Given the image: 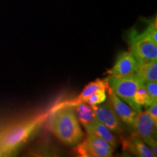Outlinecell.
I'll list each match as a JSON object with an SVG mask.
<instances>
[{"mask_svg": "<svg viewBox=\"0 0 157 157\" xmlns=\"http://www.w3.org/2000/svg\"><path fill=\"white\" fill-rule=\"evenodd\" d=\"M146 111L157 124V101H154L149 106L147 107Z\"/></svg>", "mask_w": 157, "mask_h": 157, "instance_id": "19", "label": "cell"}, {"mask_svg": "<svg viewBox=\"0 0 157 157\" xmlns=\"http://www.w3.org/2000/svg\"><path fill=\"white\" fill-rule=\"evenodd\" d=\"M75 113L80 123L83 125L84 128L89 126L95 119L92 106L84 102H78V103L76 104Z\"/></svg>", "mask_w": 157, "mask_h": 157, "instance_id": "13", "label": "cell"}, {"mask_svg": "<svg viewBox=\"0 0 157 157\" xmlns=\"http://www.w3.org/2000/svg\"><path fill=\"white\" fill-rule=\"evenodd\" d=\"M137 60L130 51H123L117 56L113 67L108 74L113 76H122L135 73Z\"/></svg>", "mask_w": 157, "mask_h": 157, "instance_id": "8", "label": "cell"}, {"mask_svg": "<svg viewBox=\"0 0 157 157\" xmlns=\"http://www.w3.org/2000/svg\"><path fill=\"white\" fill-rule=\"evenodd\" d=\"M147 92H148L151 101L153 103L154 101H157V82L156 81L148 82L145 83Z\"/></svg>", "mask_w": 157, "mask_h": 157, "instance_id": "18", "label": "cell"}, {"mask_svg": "<svg viewBox=\"0 0 157 157\" xmlns=\"http://www.w3.org/2000/svg\"><path fill=\"white\" fill-rule=\"evenodd\" d=\"M124 148L129 151V152L140 157H154L155 155L150 148L147 146L140 137L135 134L131 137L124 140L123 143Z\"/></svg>", "mask_w": 157, "mask_h": 157, "instance_id": "10", "label": "cell"}, {"mask_svg": "<svg viewBox=\"0 0 157 157\" xmlns=\"http://www.w3.org/2000/svg\"><path fill=\"white\" fill-rule=\"evenodd\" d=\"M76 150L82 156L109 157L112 156L113 148L101 137L88 134L84 142L77 145Z\"/></svg>", "mask_w": 157, "mask_h": 157, "instance_id": "5", "label": "cell"}, {"mask_svg": "<svg viewBox=\"0 0 157 157\" xmlns=\"http://www.w3.org/2000/svg\"><path fill=\"white\" fill-rule=\"evenodd\" d=\"M130 52L137 62L149 63L157 60V44L144 33L132 29L128 35Z\"/></svg>", "mask_w": 157, "mask_h": 157, "instance_id": "4", "label": "cell"}, {"mask_svg": "<svg viewBox=\"0 0 157 157\" xmlns=\"http://www.w3.org/2000/svg\"><path fill=\"white\" fill-rule=\"evenodd\" d=\"M87 134H93L96 136L101 137L103 140L109 143L113 148L117 146V140L114 135H113L108 127L103 124L100 122L97 119H95L89 126L85 128Z\"/></svg>", "mask_w": 157, "mask_h": 157, "instance_id": "11", "label": "cell"}, {"mask_svg": "<svg viewBox=\"0 0 157 157\" xmlns=\"http://www.w3.org/2000/svg\"><path fill=\"white\" fill-rule=\"evenodd\" d=\"M105 90H100V91L96 92L95 93L93 94L89 97L84 98L81 102H84L89 104L90 105H99L103 102H105L107 100V94Z\"/></svg>", "mask_w": 157, "mask_h": 157, "instance_id": "16", "label": "cell"}, {"mask_svg": "<svg viewBox=\"0 0 157 157\" xmlns=\"http://www.w3.org/2000/svg\"><path fill=\"white\" fill-rule=\"evenodd\" d=\"M109 87L124 102L128 104L137 113L142 111L134 101L137 90L144 83L137 74H132L122 76H110L106 78Z\"/></svg>", "mask_w": 157, "mask_h": 157, "instance_id": "3", "label": "cell"}, {"mask_svg": "<svg viewBox=\"0 0 157 157\" xmlns=\"http://www.w3.org/2000/svg\"><path fill=\"white\" fill-rule=\"evenodd\" d=\"M109 88V85L106 78H105V79L97 78L95 81L88 84L84 88L81 94L78 96V102H81L84 98L89 97V96L95 93L96 92L100 91V90H105V91H108Z\"/></svg>", "mask_w": 157, "mask_h": 157, "instance_id": "14", "label": "cell"}, {"mask_svg": "<svg viewBox=\"0 0 157 157\" xmlns=\"http://www.w3.org/2000/svg\"><path fill=\"white\" fill-rule=\"evenodd\" d=\"M135 72L144 83L157 81V60L149 63L137 62Z\"/></svg>", "mask_w": 157, "mask_h": 157, "instance_id": "12", "label": "cell"}, {"mask_svg": "<svg viewBox=\"0 0 157 157\" xmlns=\"http://www.w3.org/2000/svg\"><path fill=\"white\" fill-rule=\"evenodd\" d=\"M108 92H109V101L116 114L121 121L128 124L129 126L132 127L135 118L137 114L136 111L118 97L110 87L108 90Z\"/></svg>", "mask_w": 157, "mask_h": 157, "instance_id": "9", "label": "cell"}, {"mask_svg": "<svg viewBox=\"0 0 157 157\" xmlns=\"http://www.w3.org/2000/svg\"><path fill=\"white\" fill-rule=\"evenodd\" d=\"M156 126L157 124L146 111L137 113L132 125L135 135L143 141L150 138H156Z\"/></svg>", "mask_w": 157, "mask_h": 157, "instance_id": "7", "label": "cell"}, {"mask_svg": "<svg viewBox=\"0 0 157 157\" xmlns=\"http://www.w3.org/2000/svg\"><path fill=\"white\" fill-rule=\"evenodd\" d=\"M92 109L95 119L105 125L111 132L115 133L122 132V124L113 111L109 101H105L99 105H93Z\"/></svg>", "mask_w": 157, "mask_h": 157, "instance_id": "6", "label": "cell"}, {"mask_svg": "<svg viewBox=\"0 0 157 157\" xmlns=\"http://www.w3.org/2000/svg\"><path fill=\"white\" fill-rule=\"evenodd\" d=\"M48 113L7 129L0 135V154H9L18 148L46 120Z\"/></svg>", "mask_w": 157, "mask_h": 157, "instance_id": "2", "label": "cell"}, {"mask_svg": "<svg viewBox=\"0 0 157 157\" xmlns=\"http://www.w3.org/2000/svg\"><path fill=\"white\" fill-rule=\"evenodd\" d=\"M50 128L56 136L69 146H76L84 138L73 105L59 108L52 115Z\"/></svg>", "mask_w": 157, "mask_h": 157, "instance_id": "1", "label": "cell"}, {"mask_svg": "<svg viewBox=\"0 0 157 157\" xmlns=\"http://www.w3.org/2000/svg\"><path fill=\"white\" fill-rule=\"evenodd\" d=\"M147 36L149 37L153 42L157 44V29H156V20L149 22L146 29L143 31Z\"/></svg>", "mask_w": 157, "mask_h": 157, "instance_id": "17", "label": "cell"}, {"mask_svg": "<svg viewBox=\"0 0 157 157\" xmlns=\"http://www.w3.org/2000/svg\"><path fill=\"white\" fill-rule=\"evenodd\" d=\"M134 101L140 108H143V106L147 108L152 103L148 92H147V89L146 85H145V83H143L137 90L134 96Z\"/></svg>", "mask_w": 157, "mask_h": 157, "instance_id": "15", "label": "cell"}, {"mask_svg": "<svg viewBox=\"0 0 157 157\" xmlns=\"http://www.w3.org/2000/svg\"><path fill=\"white\" fill-rule=\"evenodd\" d=\"M150 148L152 152L154 153L155 156H157V143L156 138H150L146 141H143Z\"/></svg>", "mask_w": 157, "mask_h": 157, "instance_id": "20", "label": "cell"}]
</instances>
